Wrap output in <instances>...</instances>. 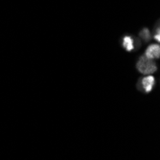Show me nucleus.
I'll list each match as a JSON object with an SVG mask.
<instances>
[{"label": "nucleus", "instance_id": "3", "mask_svg": "<svg viewBox=\"0 0 160 160\" xmlns=\"http://www.w3.org/2000/svg\"><path fill=\"white\" fill-rule=\"evenodd\" d=\"M145 57H147L148 59L154 60V59H159L160 57V47L158 44H151L145 52Z\"/></svg>", "mask_w": 160, "mask_h": 160}, {"label": "nucleus", "instance_id": "2", "mask_svg": "<svg viewBox=\"0 0 160 160\" xmlns=\"http://www.w3.org/2000/svg\"><path fill=\"white\" fill-rule=\"evenodd\" d=\"M154 84H155V79L152 76L148 75L138 82V89L146 93H150L152 90Z\"/></svg>", "mask_w": 160, "mask_h": 160}, {"label": "nucleus", "instance_id": "4", "mask_svg": "<svg viewBox=\"0 0 160 160\" xmlns=\"http://www.w3.org/2000/svg\"><path fill=\"white\" fill-rule=\"evenodd\" d=\"M135 44H136L135 39L130 36H125L122 39V47L128 52L134 50Z\"/></svg>", "mask_w": 160, "mask_h": 160}, {"label": "nucleus", "instance_id": "1", "mask_svg": "<svg viewBox=\"0 0 160 160\" xmlns=\"http://www.w3.org/2000/svg\"><path fill=\"white\" fill-rule=\"evenodd\" d=\"M136 68L140 73L145 74V75H151L157 70V66L153 62V61L151 59H148V58L145 56H142L138 60L136 63Z\"/></svg>", "mask_w": 160, "mask_h": 160}, {"label": "nucleus", "instance_id": "6", "mask_svg": "<svg viewBox=\"0 0 160 160\" xmlns=\"http://www.w3.org/2000/svg\"><path fill=\"white\" fill-rule=\"evenodd\" d=\"M153 38L156 39V41L160 40V30H159V27L156 28V31H155V34L153 35Z\"/></svg>", "mask_w": 160, "mask_h": 160}, {"label": "nucleus", "instance_id": "5", "mask_svg": "<svg viewBox=\"0 0 160 160\" xmlns=\"http://www.w3.org/2000/svg\"><path fill=\"white\" fill-rule=\"evenodd\" d=\"M139 36L145 41H150L151 38H152L150 30H149V29H147V28H143L142 30H141V32L139 33Z\"/></svg>", "mask_w": 160, "mask_h": 160}]
</instances>
